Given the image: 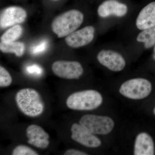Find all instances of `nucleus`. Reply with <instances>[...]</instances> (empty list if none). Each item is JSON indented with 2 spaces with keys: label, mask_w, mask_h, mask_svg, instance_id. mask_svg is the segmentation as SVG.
Here are the masks:
<instances>
[{
  "label": "nucleus",
  "mask_w": 155,
  "mask_h": 155,
  "mask_svg": "<svg viewBox=\"0 0 155 155\" xmlns=\"http://www.w3.org/2000/svg\"><path fill=\"white\" fill-rule=\"evenodd\" d=\"M15 101L19 110L26 116L36 117L44 110V103L41 96L34 89L20 90L15 95Z\"/></svg>",
  "instance_id": "1"
},
{
  "label": "nucleus",
  "mask_w": 155,
  "mask_h": 155,
  "mask_svg": "<svg viewBox=\"0 0 155 155\" xmlns=\"http://www.w3.org/2000/svg\"><path fill=\"white\" fill-rule=\"evenodd\" d=\"M84 16L78 10H69L55 17L51 23V29L59 38L69 35L83 23Z\"/></svg>",
  "instance_id": "2"
},
{
  "label": "nucleus",
  "mask_w": 155,
  "mask_h": 155,
  "mask_svg": "<svg viewBox=\"0 0 155 155\" xmlns=\"http://www.w3.org/2000/svg\"><path fill=\"white\" fill-rule=\"evenodd\" d=\"M102 96L94 90L78 91L69 95L66 101L67 107L76 110H91L99 107L102 104Z\"/></svg>",
  "instance_id": "3"
},
{
  "label": "nucleus",
  "mask_w": 155,
  "mask_h": 155,
  "mask_svg": "<svg viewBox=\"0 0 155 155\" xmlns=\"http://www.w3.org/2000/svg\"><path fill=\"white\" fill-rule=\"evenodd\" d=\"M152 89L150 82L143 78H132L122 84L119 92L130 99L140 100L148 96Z\"/></svg>",
  "instance_id": "4"
},
{
  "label": "nucleus",
  "mask_w": 155,
  "mask_h": 155,
  "mask_svg": "<svg viewBox=\"0 0 155 155\" xmlns=\"http://www.w3.org/2000/svg\"><path fill=\"white\" fill-rule=\"evenodd\" d=\"M79 124L94 134L106 135L114 129L115 123L108 116L93 114L84 115L79 120Z\"/></svg>",
  "instance_id": "5"
},
{
  "label": "nucleus",
  "mask_w": 155,
  "mask_h": 155,
  "mask_svg": "<svg viewBox=\"0 0 155 155\" xmlns=\"http://www.w3.org/2000/svg\"><path fill=\"white\" fill-rule=\"evenodd\" d=\"M52 70L58 77L68 79H78L84 72L81 64L74 61H56L52 65Z\"/></svg>",
  "instance_id": "6"
},
{
  "label": "nucleus",
  "mask_w": 155,
  "mask_h": 155,
  "mask_svg": "<svg viewBox=\"0 0 155 155\" xmlns=\"http://www.w3.org/2000/svg\"><path fill=\"white\" fill-rule=\"evenodd\" d=\"M71 131L72 139L84 146L96 148L101 145V141L98 137L80 124H73Z\"/></svg>",
  "instance_id": "7"
},
{
  "label": "nucleus",
  "mask_w": 155,
  "mask_h": 155,
  "mask_svg": "<svg viewBox=\"0 0 155 155\" xmlns=\"http://www.w3.org/2000/svg\"><path fill=\"white\" fill-rule=\"evenodd\" d=\"M95 28L88 25L76 30L66 36L65 39L68 46L72 48H79L89 44L94 37Z\"/></svg>",
  "instance_id": "8"
},
{
  "label": "nucleus",
  "mask_w": 155,
  "mask_h": 155,
  "mask_svg": "<svg viewBox=\"0 0 155 155\" xmlns=\"http://www.w3.org/2000/svg\"><path fill=\"white\" fill-rule=\"evenodd\" d=\"M27 17L26 11L19 6H11L2 11L0 15V26L5 28L22 23Z\"/></svg>",
  "instance_id": "9"
},
{
  "label": "nucleus",
  "mask_w": 155,
  "mask_h": 155,
  "mask_svg": "<svg viewBox=\"0 0 155 155\" xmlns=\"http://www.w3.org/2000/svg\"><path fill=\"white\" fill-rule=\"evenodd\" d=\"M99 62L114 72H120L125 68L126 62L122 55L112 50H103L97 55Z\"/></svg>",
  "instance_id": "10"
},
{
  "label": "nucleus",
  "mask_w": 155,
  "mask_h": 155,
  "mask_svg": "<svg viewBox=\"0 0 155 155\" xmlns=\"http://www.w3.org/2000/svg\"><path fill=\"white\" fill-rule=\"evenodd\" d=\"M26 134L28 138L27 142L33 146L45 149L50 144L49 135L39 125H29L26 129Z\"/></svg>",
  "instance_id": "11"
},
{
  "label": "nucleus",
  "mask_w": 155,
  "mask_h": 155,
  "mask_svg": "<svg viewBox=\"0 0 155 155\" xmlns=\"http://www.w3.org/2000/svg\"><path fill=\"white\" fill-rule=\"evenodd\" d=\"M127 10L126 5L117 0H107L99 6L97 14L102 18L111 16L123 17L127 14Z\"/></svg>",
  "instance_id": "12"
},
{
  "label": "nucleus",
  "mask_w": 155,
  "mask_h": 155,
  "mask_svg": "<svg viewBox=\"0 0 155 155\" xmlns=\"http://www.w3.org/2000/svg\"><path fill=\"white\" fill-rule=\"evenodd\" d=\"M136 25L140 30L155 25V2L149 3L142 9L137 18Z\"/></svg>",
  "instance_id": "13"
},
{
  "label": "nucleus",
  "mask_w": 155,
  "mask_h": 155,
  "mask_svg": "<svg viewBox=\"0 0 155 155\" xmlns=\"http://www.w3.org/2000/svg\"><path fill=\"white\" fill-rule=\"evenodd\" d=\"M154 154V144L151 137L146 132L139 134L134 143V154L153 155Z\"/></svg>",
  "instance_id": "14"
},
{
  "label": "nucleus",
  "mask_w": 155,
  "mask_h": 155,
  "mask_svg": "<svg viewBox=\"0 0 155 155\" xmlns=\"http://www.w3.org/2000/svg\"><path fill=\"white\" fill-rule=\"evenodd\" d=\"M25 47L21 42L12 41L0 43V50L4 53H14L17 57H21L24 54Z\"/></svg>",
  "instance_id": "15"
},
{
  "label": "nucleus",
  "mask_w": 155,
  "mask_h": 155,
  "mask_svg": "<svg viewBox=\"0 0 155 155\" xmlns=\"http://www.w3.org/2000/svg\"><path fill=\"white\" fill-rule=\"evenodd\" d=\"M137 41L143 43L146 49L150 48L155 45V25L142 30L139 34Z\"/></svg>",
  "instance_id": "16"
},
{
  "label": "nucleus",
  "mask_w": 155,
  "mask_h": 155,
  "mask_svg": "<svg viewBox=\"0 0 155 155\" xmlns=\"http://www.w3.org/2000/svg\"><path fill=\"white\" fill-rule=\"evenodd\" d=\"M22 31L23 28L21 25L19 24L13 25L3 34L1 37V41H15L21 36Z\"/></svg>",
  "instance_id": "17"
},
{
  "label": "nucleus",
  "mask_w": 155,
  "mask_h": 155,
  "mask_svg": "<svg viewBox=\"0 0 155 155\" xmlns=\"http://www.w3.org/2000/svg\"><path fill=\"white\" fill-rule=\"evenodd\" d=\"M13 155H38V153L30 147L25 145L17 146L13 150Z\"/></svg>",
  "instance_id": "18"
},
{
  "label": "nucleus",
  "mask_w": 155,
  "mask_h": 155,
  "mask_svg": "<svg viewBox=\"0 0 155 155\" xmlns=\"http://www.w3.org/2000/svg\"><path fill=\"white\" fill-rule=\"evenodd\" d=\"M12 82V78L10 73L2 66L0 67V87L10 86Z\"/></svg>",
  "instance_id": "19"
},
{
  "label": "nucleus",
  "mask_w": 155,
  "mask_h": 155,
  "mask_svg": "<svg viewBox=\"0 0 155 155\" xmlns=\"http://www.w3.org/2000/svg\"><path fill=\"white\" fill-rule=\"evenodd\" d=\"M47 42L45 41L41 42L40 44L33 48L32 49V52L35 54L41 53L45 50L47 48Z\"/></svg>",
  "instance_id": "20"
},
{
  "label": "nucleus",
  "mask_w": 155,
  "mask_h": 155,
  "mask_svg": "<svg viewBox=\"0 0 155 155\" xmlns=\"http://www.w3.org/2000/svg\"><path fill=\"white\" fill-rule=\"evenodd\" d=\"M64 155H87L86 153L75 149H69L66 151L64 153Z\"/></svg>",
  "instance_id": "21"
},
{
  "label": "nucleus",
  "mask_w": 155,
  "mask_h": 155,
  "mask_svg": "<svg viewBox=\"0 0 155 155\" xmlns=\"http://www.w3.org/2000/svg\"><path fill=\"white\" fill-rule=\"evenodd\" d=\"M27 70L29 73H35L40 74L42 72V70L40 67L37 65H33V66L27 67Z\"/></svg>",
  "instance_id": "22"
},
{
  "label": "nucleus",
  "mask_w": 155,
  "mask_h": 155,
  "mask_svg": "<svg viewBox=\"0 0 155 155\" xmlns=\"http://www.w3.org/2000/svg\"><path fill=\"white\" fill-rule=\"evenodd\" d=\"M154 59L155 60V47L154 48Z\"/></svg>",
  "instance_id": "23"
},
{
  "label": "nucleus",
  "mask_w": 155,
  "mask_h": 155,
  "mask_svg": "<svg viewBox=\"0 0 155 155\" xmlns=\"http://www.w3.org/2000/svg\"><path fill=\"white\" fill-rule=\"evenodd\" d=\"M153 113L155 115V107L154 108L153 110Z\"/></svg>",
  "instance_id": "24"
},
{
  "label": "nucleus",
  "mask_w": 155,
  "mask_h": 155,
  "mask_svg": "<svg viewBox=\"0 0 155 155\" xmlns=\"http://www.w3.org/2000/svg\"><path fill=\"white\" fill-rule=\"evenodd\" d=\"M52 1H58V0H52Z\"/></svg>",
  "instance_id": "25"
}]
</instances>
